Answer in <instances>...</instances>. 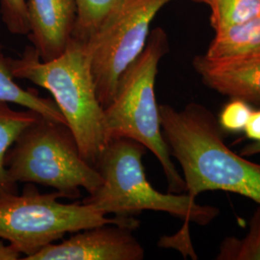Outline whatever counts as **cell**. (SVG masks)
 <instances>
[{
  "instance_id": "cell-21",
  "label": "cell",
  "mask_w": 260,
  "mask_h": 260,
  "mask_svg": "<svg viewBox=\"0 0 260 260\" xmlns=\"http://www.w3.org/2000/svg\"><path fill=\"white\" fill-rule=\"evenodd\" d=\"M240 153L243 156H251V155H254V154H258V153H260V143L252 142L251 144L245 146L242 149Z\"/></svg>"
},
{
  "instance_id": "cell-12",
  "label": "cell",
  "mask_w": 260,
  "mask_h": 260,
  "mask_svg": "<svg viewBox=\"0 0 260 260\" xmlns=\"http://www.w3.org/2000/svg\"><path fill=\"white\" fill-rule=\"evenodd\" d=\"M15 79L11 70L10 58L4 54L3 47L0 44V102L18 104L44 117L67 123L54 100L41 96L34 89H23Z\"/></svg>"
},
{
  "instance_id": "cell-17",
  "label": "cell",
  "mask_w": 260,
  "mask_h": 260,
  "mask_svg": "<svg viewBox=\"0 0 260 260\" xmlns=\"http://www.w3.org/2000/svg\"><path fill=\"white\" fill-rule=\"evenodd\" d=\"M0 14L3 23L14 35H28L26 0H0Z\"/></svg>"
},
{
  "instance_id": "cell-20",
  "label": "cell",
  "mask_w": 260,
  "mask_h": 260,
  "mask_svg": "<svg viewBox=\"0 0 260 260\" xmlns=\"http://www.w3.org/2000/svg\"><path fill=\"white\" fill-rule=\"evenodd\" d=\"M22 254L16 250L11 244H5L3 239L0 238V260L21 259Z\"/></svg>"
},
{
  "instance_id": "cell-5",
  "label": "cell",
  "mask_w": 260,
  "mask_h": 260,
  "mask_svg": "<svg viewBox=\"0 0 260 260\" xmlns=\"http://www.w3.org/2000/svg\"><path fill=\"white\" fill-rule=\"evenodd\" d=\"M6 167L11 179L56 189L63 198L88 195L103 182L100 173L81 155L77 141L67 123L39 115L9 149Z\"/></svg>"
},
{
  "instance_id": "cell-7",
  "label": "cell",
  "mask_w": 260,
  "mask_h": 260,
  "mask_svg": "<svg viewBox=\"0 0 260 260\" xmlns=\"http://www.w3.org/2000/svg\"><path fill=\"white\" fill-rule=\"evenodd\" d=\"M174 0H118L86 44L98 99L106 108L118 81L141 54L158 12Z\"/></svg>"
},
{
  "instance_id": "cell-1",
  "label": "cell",
  "mask_w": 260,
  "mask_h": 260,
  "mask_svg": "<svg viewBox=\"0 0 260 260\" xmlns=\"http://www.w3.org/2000/svg\"><path fill=\"white\" fill-rule=\"evenodd\" d=\"M159 113L163 136L183 171L188 195L196 198L205 191L221 190L260 205V164L225 145L212 112L191 103L182 110L161 104Z\"/></svg>"
},
{
  "instance_id": "cell-19",
  "label": "cell",
  "mask_w": 260,
  "mask_h": 260,
  "mask_svg": "<svg viewBox=\"0 0 260 260\" xmlns=\"http://www.w3.org/2000/svg\"><path fill=\"white\" fill-rule=\"evenodd\" d=\"M244 132L248 139L260 143V109L252 110Z\"/></svg>"
},
{
  "instance_id": "cell-22",
  "label": "cell",
  "mask_w": 260,
  "mask_h": 260,
  "mask_svg": "<svg viewBox=\"0 0 260 260\" xmlns=\"http://www.w3.org/2000/svg\"><path fill=\"white\" fill-rule=\"evenodd\" d=\"M191 1H196V2H204V3L206 2V0H191Z\"/></svg>"
},
{
  "instance_id": "cell-11",
  "label": "cell",
  "mask_w": 260,
  "mask_h": 260,
  "mask_svg": "<svg viewBox=\"0 0 260 260\" xmlns=\"http://www.w3.org/2000/svg\"><path fill=\"white\" fill-rule=\"evenodd\" d=\"M260 54V15L243 23L215 31L205 55L230 58Z\"/></svg>"
},
{
  "instance_id": "cell-2",
  "label": "cell",
  "mask_w": 260,
  "mask_h": 260,
  "mask_svg": "<svg viewBox=\"0 0 260 260\" xmlns=\"http://www.w3.org/2000/svg\"><path fill=\"white\" fill-rule=\"evenodd\" d=\"M16 79H25L52 94L73 131L82 157L94 167L110 140L91 70L86 42L72 38L62 55L41 60L37 49L27 46L19 58H10Z\"/></svg>"
},
{
  "instance_id": "cell-14",
  "label": "cell",
  "mask_w": 260,
  "mask_h": 260,
  "mask_svg": "<svg viewBox=\"0 0 260 260\" xmlns=\"http://www.w3.org/2000/svg\"><path fill=\"white\" fill-rule=\"evenodd\" d=\"M215 31L243 23L260 15V0H206Z\"/></svg>"
},
{
  "instance_id": "cell-13",
  "label": "cell",
  "mask_w": 260,
  "mask_h": 260,
  "mask_svg": "<svg viewBox=\"0 0 260 260\" xmlns=\"http://www.w3.org/2000/svg\"><path fill=\"white\" fill-rule=\"evenodd\" d=\"M40 114L32 110L17 111L9 103L0 102V201L18 194L17 183L14 182L6 167V156L19 134L32 123Z\"/></svg>"
},
{
  "instance_id": "cell-16",
  "label": "cell",
  "mask_w": 260,
  "mask_h": 260,
  "mask_svg": "<svg viewBox=\"0 0 260 260\" xmlns=\"http://www.w3.org/2000/svg\"><path fill=\"white\" fill-rule=\"evenodd\" d=\"M77 17L73 38L87 42L118 0H75Z\"/></svg>"
},
{
  "instance_id": "cell-3",
  "label": "cell",
  "mask_w": 260,
  "mask_h": 260,
  "mask_svg": "<svg viewBox=\"0 0 260 260\" xmlns=\"http://www.w3.org/2000/svg\"><path fill=\"white\" fill-rule=\"evenodd\" d=\"M168 52L166 32L153 29L144 50L121 75L111 103L104 108V118L109 140L129 138L144 145L162 166L169 193L182 194L185 181L163 136L154 92L158 66Z\"/></svg>"
},
{
  "instance_id": "cell-9",
  "label": "cell",
  "mask_w": 260,
  "mask_h": 260,
  "mask_svg": "<svg viewBox=\"0 0 260 260\" xmlns=\"http://www.w3.org/2000/svg\"><path fill=\"white\" fill-rule=\"evenodd\" d=\"M32 46L42 61L62 55L73 38L77 10L75 0H26Z\"/></svg>"
},
{
  "instance_id": "cell-15",
  "label": "cell",
  "mask_w": 260,
  "mask_h": 260,
  "mask_svg": "<svg viewBox=\"0 0 260 260\" xmlns=\"http://www.w3.org/2000/svg\"><path fill=\"white\" fill-rule=\"evenodd\" d=\"M216 259L260 260V206L251 216L248 234L242 239L225 238Z\"/></svg>"
},
{
  "instance_id": "cell-18",
  "label": "cell",
  "mask_w": 260,
  "mask_h": 260,
  "mask_svg": "<svg viewBox=\"0 0 260 260\" xmlns=\"http://www.w3.org/2000/svg\"><path fill=\"white\" fill-rule=\"evenodd\" d=\"M252 110L249 103L238 99H232L230 103L223 106L219 115L218 122L220 127L231 133L244 131Z\"/></svg>"
},
{
  "instance_id": "cell-10",
  "label": "cell",
  "mask_w": 260,
  "mask_h": 260,
  "mask_svg": "<svg viewBox=\"0 0 260 260\" xmlns=\"http://www.w3.org/2000/svg\"><path fill=\"white\" fill-rule=\"evenodd\" d=\"M193 67L216 92L260 105V54L230 58L196 56Z\"/></svg>"
},
{
  "instance_id": "cell-6",
  "label": "cell",
  "mask_w": 260,
  "mask_h": 260,
  "mask_svg": "<svg viewBox=\"0 0 260 260\" xmlns=\"http://www.w3.org/2000/svg\"><path fill=\"white\" fill-rule=\"evenodd\" d=\"M61 198L63 195L58 191L42 194L28 183L21 195L1 200L0 238L27 257L63 239L67 233L108 223L139 226V221L134 217L107 218L91 205L82 202L63 204L59 202Z\"/></svg>"
},
{
  "instance_id": "cell-8",
  "label": "cell",
  "mask_w": 260,
  "mask_h": 260,
  "mask_svg": "<svg viewBox=\"0 0 260 260\" xmlns=\"http://www.w3.org/2000/svg\"><path fill=\"white\" fill-rule=\"evenodd\" d=\"M137 226L108 223L81 230L51 243L24 260H142L145 250L134 236Z\"/></svg>"
},
{
  "instance_id": "cell-4",
  "label": "cell",
  "mask_w": 260,
  "mask_h": 260,
  "mask_svg": "<svg viewBox=\"0 0 260 260\" xmlns=\"http://www.w3.org/2000/svg\"><path fill=\"white\" fill-rule=\"evenodd\" d=\"M146 152L147 148L135 140H110L94 166L103 182L82 203L117 217H134L145 210L165 212L184 221L187 235L188 223H211L219 208L199 205L188 194L161 193L149 183L143 165Z\"/></svg>"
}]
</instances>
